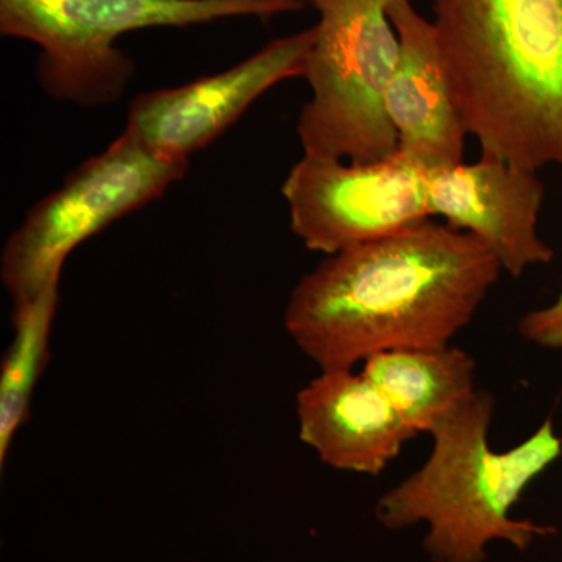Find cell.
I'll list each match as a JSON object with an SVG mask.
<instances>
[{
	"label": "cell",
	"instance_id": "5bb4252c",
	"mask_svg": "<svg viewBox=\"0 0 562 562\" xmlns=\"http://www.w3.org/2000/svg\"><path fill=\"white\" fill-rule=\"evenodd\" d=\"M525 341L547 350H562V290L557 301L543 308L532 310L519 321Z\"/></svg>",
	"mask_w": 562,
	"mask_h": 562
},
{
	"label": "cell",
	"instance_id": "30bf717a",
	"mask_svg": "<svg viewBox=\"0 0 562 562\" xmlns=\"http://www.w3.org/2000/svg\"><path fill=\"white\" fill-rule=\"evenodd\" d=\"M387 14L401 52L386 92L398 150L428 171L460 165L468 136L432 21L412 0H390Z\"/></svg>",
	"mask_w": 562,
	"mask_h": 562
},
{
	"label": "cell",
	"instance_id": "ba28073f",
	"mask_svg": "<svg viewBox=\"0 0 562 562\" xmlns=\"http://www.w3.org/2000/svg\"><path fill=\"white\" fill-rule=\"evenodd\" d=\"M316 25L273 40L261 50L213 76L136 95L124 131L165 157L190 161L231 128L265 92L303 77Z\"/></svg>",
	"mask_w": 562,
	"mask_h": 562
},
{
	"label": "cell",
	"instance_id": "4fadbf2b",
	"mask_svg": "<svg viewBox=\"0 0 562 562\" xmlns=\"http://www.w3.org/2000/svg\"><path fill=\"white\" fill-rule=\"evenodd\" d=\"M57 306L58 286L13 305V338L0 366V465L31 414L33 392L49 357Z\"/></svg>",
	"mask_w": 562,
	"mask_h": 562
},
{
	"label": "cell",
	"instance_id": "5b68a950",
	"mask_svg": "<svg viewBox=\"0 0 562 562\" xmlns=\"http://www.w3.org/2000/svg\"><path fill=\"white\" fill-rule=\"evenodd\" d=\"M390 0H328L303 79L312 101L297 122L303 155L375 162L398 150L386 92L398 61Z\"/></svg>",
	"mask_w": 562,
	"mask_h": 562
},
{
	"label": "cell",
	"instance_id": "3957f363",
	"mask_svg": "<svg viewBox=\"0 0 562 562\" xmlns=\"http://www.w3.org/2000/svg\"><path fill=\"white\" fill-rule=\"evenodd\" d=\"M495 401L479 390L430 432L427 461L384 492L375 516L386 530L427 525L424 550L431 562H486L487 547L505 542L527 552L552 525L516 519L514 506L532 482L562 457L552 419L505 452L490 443Z\"/></svg>",
	"mask_w": 562,
	"mask_h": 562
},
{
	"label": "cell",
	"instance_id": "8992f818",
	"mask_svg": "<svg viewBox=\"0 0 562 562\" xmlns=\"http://www.w3.org/2000/svg\"><path fill=\"white\" fill-rule=\"evenodd\" d=\"M190 161L165 157L124 131L32 206L5 243L0 279L13 305L60 286L66 258L113 222L161 198Z\"/></svg>",
	"mask_w": 562,
	"mask_h": 562
},
{
	"label": "cell",
	"instance_id": "8fae6325",
	"mask_svg": "<svg viewBox=\"0 0 562 562\" xmlns=\"http://www.w3.org/2000/svg\"><path fill=\"white\" fill-rule=\"evenodd\" d=\"M299 432L336 471L379 476L416 431L361 371L336 369L299 391Z\"/></svg>",
	"mask_w": 562,
	"mask_h": 562
},
{
	"label": "cell",
	"instance_id": "9a60e30c",
	"mask_svg": "<svg viewBox=\"0 0 562 562\" xmlns=\"http://www.w3.org/2000/svg\"><path fill=\"white\" fill-rule=\"evenodd\" d=\"M302 2H305L306 5H312L313 9L321 11L325 5H327L328 0H302Z\"/></svg>",
	"mask_w": 562,
	"mask_h": 562
},
{
	"label": "cell",
	"instance_id": "6da1fadb",
	"mask_svg": "<svg viewBox=\"0 0 562 562\" xmlns=\"http://www.w3.org/2000/svg\"><path fill=\"white\" fill-rule=\"evenodd\" d=\"M502 268L469 233L432 220L328 255L291 292L284 327L321 371L372 355L450 346Z\"/></svg>",
	"mask_w": 562,
	"mask_h": 562
},
{
	"label": "cell",
	"instance_id": "277c9868",
	"mask_svg": "<svg viewBox=\"0 0 562 562\" xmlns=\"http://www.w3.org/2000/svg\"><path fill=\"white\" fill-rule=\"evenodd\" d=\"M303 7L302 0H0V33L40 47L36 76L54 101L101 106L121 99L135 76L132 58L116 47L122 35L268 20Z\"/></svg>",
	"mask_w": 562,
	"mask_h": 562
},
{
	"label": "cell",
	"instance_id": "52a82bcc",
	"mask_svg": "<svg viewBox=\"0 0 562 562\" xmlns=\"http://www.w3.org/2000/svg\"><path fill=\"white\" fill-rule=\"evenodd\" d=\"M430 172L401 150L375 162L303 155L281 192L292 232L306 249L328 257L432 220Z\"/></svg>",
	"mask_w": 562,
	"mask_h": 562
},
{
	"label": "cell",
	"instance_id": "7a4b0ae2",
	"mask_svg": "<svg viewBox=\"0 0 562 562\" xmlns=\"http://www.w3.org/2000/svg\"><path fill=\"white\" fill-rule=\"evenodd\" d=\"M454 103L482 157L562 168V0H432Z\"/></svg>",
	"mask_w": 562,
	"mask_h": 562
},
{
	"label": "cell",
	"instance_id": "7c38bea8",
	"mask_svg": "<svg viewBox=\"0 0 562 562\" xmlns=\"http://www.w3.org/2000/svg\"><path fill=\"white\" fill-rule=\"evenodd\" d=\"M361 372L416 432H430L475 394L476 362L452 344L380 351Z\"/></svg>",
	"mask_w": 562,
	"mask_h": 562
},
{
	"label": "cell",
	"instance_id": "9c48e42d",
	"mask_svg": "<svg viewBox=\"0 0 562 562\" xmlns=\"http://www.w3.org/2000/svg\"><path fill=\"white\" fill-rule=\"evenodd\" d=\"M543 195L538 172L494 158L436 169L428 179L431 216L479 239L516 279L553 260L552 247L538 232Z\"/></svg>",
	"mask_w": 562,
	"mask_h": 562
}]
</instances>
